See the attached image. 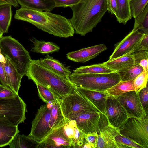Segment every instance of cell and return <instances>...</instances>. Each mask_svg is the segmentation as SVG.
Returning a JSON list of instances; mask_svg holds the SVG:
<instances>
[{"instance_id":"cell-1","label":"cell","mask_w":148,"mask_h":148,"mask_svg":"<svg viewBox=\"0 0 148 148\" xmlns=\"http://www.w3.org/2000/svg\"><path fill=\"white\" fill-rule=\"evenodd\" d=\"M14 18L29 23L38 28L55 36L66 38L73 36L75 33L70 19L50 12L21 7L16 11Z\"/></svg>"},{"instance_id":"cell-2","label":"cell","mask_w":148,"mask_h":148,"mask_svg":"<svg viewBox=\"0 0 148 148\" xmlns=\"http://www.w3.org/2000/svg\"><path fill=\"white\" fill-rule=\"evenodd\" d=\"M70 7L75 32L83 36L92 31L108 10L106 0H82Z\"/></svg>"},{"instance_id":"cell-3","label":"cell","mask_w":148,"mask_h":148,"mask_svg":"<svg viewBox=\"0 0 148 148\" xmlns=\"http://www.w3.org/2000/svg\"><path fill=\"white\" fill-rule=\"evenodd\" d=\"M25 76L36 84H40L53 92L60 99L76 91V86L69 78L60 75L48 69L40 60H32Z\"/></svg>"},{"instance_id":"cell-4","label":"cell","mask_w":148,"mask_h":148,"mask_svg":"<svg viewBox=\"0 0 148 148\" xmlns=\"http://www.w3.org/2000/svg\"><path fill=\"white\" fill-rule=\"evenodd\" d=\"M0 48L2 54L8 58L20 74L25 76L32 60L29 52L11 36L1 38Z\"/></svg>"},{"instance_id":"cell-5","label":"cell","mask_w":148,"mask_h":148,"mask_svg":"<svg viewBox=\"0 0 148 148\" xmlns=\"http://www.w3.org/2000/svg\"><path fill=\"white\" fill-rule=\"evenodd\" d=\"M76 86L98 91H105L120 80L116 72L97 74L72 73L69 77Z\"/></svg>"},{"instance_id":"cell-6","label":"cell","mask_w":148,"mask_h":148,"mask_svg":"<svg viewBox=\"0 0 148 148\" xmlns=\"http://www.w3.org/2000/svg\"><path fill=\"white\" fill-rule=\"evenodd\" d=\"M119 129L121 135L143 148H148V115L142 119L129 117Z\"/></svg>"},{"instance_id":"cell-7","label":"cell","mask_w":148,"mask_h":148,"mask_svg":"<svg viewBox=\"0 0 148 148\" xmlns=\"http://www.w3.org/2000/svg\"><path fill=\"white\" fill-rule=\"evenodd\" d=\"M27 112V105L19 95L0 98V119H5L18 125L24 122Z\"/></svg>"},{"instance_id":"cell-8","label":"cell","mask_w":148,"mask_h":148,"mask_svg":"<svg viewBox=\"0 0 148 148\" xmlns=\"http://www.w3.org/2000/svg\"><path fill=\"white\" fill-rule=\"evenodd\" d=\"M60 101L63 114L65 118L68 119L83 112L96 111L100 112L77 91L65 96L60 99Z\"/></svg>"},{"instance_id":"cell-9","label":"cell","mask_w":148,"mask_h":148,"mask_svg":"<svg viewBox=\"0 0 148 148\" xmlns=\"http://www.w3.org/2000/svg\"><path fill=\"white\" fill-rule=\"evenodd\" d=\"M52 103L41 106L32 122L31 131L28 135L39 143L42 141L51 131L49 122Z\"/></svg>"},{"instance_id":"cell-10","label":"cell","mask_w":148,"mask_h":148,"mask_svg":"<svg viewBox=\"0 0 148 148\" xmlns=\"http://www.w3.org/2000/svg\"><path fill=\"white\" fill-rule=\"evenodd\" d=\"M98 127L99 133L96 148H117L115 138L119 134L118 129L112 126L107 116L100 113Z\"/></svg>"},{"instance_id":"cell-11","label":"cell","mask_w":148,"mask_h":148,"mask_svg":"<svg viewBox=\"0 0 148 148\" xmlns=\"http://www.w3.org/2000/svg\"><path fill=\"white\" fill-rule=\"evenodd\" d=\"M145 34L133 29L116 46L109 60L127 54H131L138 50L140 42Z\"/></svg>"},{"instance_id":"cell-12","label":"cell","mask_w":148,"mask_h":148,"mask_svg":"<svg viewBox=\"0 0 148 148\" xmlns=\"http://www.w3.org/2000/svg\"><path fill=\"white\" fill-rule=\"evenodd\" d=\"M117 99L126 110L128 118L142 119L148 115L142 107L138 93L135 90L125 93Z\"/></svg>"},{"instance_id":"cell-13","label":"cell","mask_w":148,"mask_h":148,"mask_svg":"<svg viewBox=\"0 0 148 148\" xmlns=\"http://www.w3.org/2000/svg\"><path fill=\"white\" fill-rule=\"evenodd\" d=\"M106 116L110 124L119 129L128 118L127 112L117 99L108 96L106 103Z\"/></svg>"},{"instance_id":"cell-14","label":"cell","mask_w":148,"mask_h":148,"mask_svg":"<svg viewBox=\"0 0 148 148\" xmlns=\"http://www.w3.org/2000/svg\"><path fill=\"white\" fill-rule=\"evenodd\" d=\"M100 113L96 111L83 112L70 119L75 120L77 127L86 134L95 132H97L98 134V125Z\"/></svg>"},{"instance_id":"cell-15","label":"cell","mask_w":148,"mask_h":148,"mask_svg":"<svg viewBox=\"0 0 148 148\" xmlns=\"http://www.w3.org/2000/svg\"><path fill=\"white\" fill-rule=\"evenodd\" d=\"M56 128L69 140L73 148H82L86 134L77 127L75 120L66 118L63 124Z\"/></svg>"},{"instance_id":"cell-16","label":"cell","mask_w":148,"mask_h":148,"mask_svg":"<svg viewBox=\"0 0 148 148\" xmlns=\"http://www.w3.org/2000/svg\"><path fill=\"white\" fill-rule=\"evenodd\" d=\"M107 49L104 44H100L69 52L66 54V57L74 62L84 63L95 58Z\"/></svg>"},{"instance_id":"cell-17","label":"cell","mask_w":148,"mask_h":148,"mask_svg":"<svg viewBox=\"0 0 148 148\" xmlns=\"http://www.w3.org/2000/svg\"><path fill=\"white\" fill-rule=\"evenodd\" d=\"M76 89L100 113L106 116V106L108 95L106 91L89 90L77 86Z\"/></svg>"},{"instance_id":"cell-18","label":"cell","mask_w":148,"mask_h":148,"mask_svg":"<svg viewBox=\"0 0 148 148\" xmlns=\"http://www.w3.org/2000/svg\"><path fill=\"white\" fill-rule=\"evenodd\" d=\"M73 148L71 143L56 129L52 130L41 142L37 148Z\"/></svg>"},{"instance_id":"cell-19","label":"cell","mask_w":148,"mask_h":148,"mask_svg":"<svg viewBox=\"0 0 148 148\" xmlns=\"http://www.w3.org/2000/svg\"><path fill=\"white\" fill-rule=\"evenodd\" d=\"M5 62L2 63L6 74V81L9 88L18 95L23 76L16 67L6 56Z\"/></svg>"},{"instance_id":"cell-20","label":"cell","mask_w":148,"mask_h":148,"mask_svg":"<svg viewBox=\"0 0 148 148\" xmlns=\"http://www.w3.org/2000/svg\"><path fill=\"white\" fill-rule=\"evenodd\" d=\"M18 126L5 119H0V147L8 145L15 136L20 133Z\"/></svg>"},{"instance_id":"cell-21","label":"cell","mask_w":148,"mask_h":148,"mask_svg":"<svg viewBox=\"0 0 148 148\" xmlns=\"http://www.w3.org/2000/svg\"><path fill=\"white\" fill-rule=\"evenodd\" d=\"M44 66L57 74L63 77L69 78L72 73L69 69L61 63L59 61L47 54L44 58L39 59Z\"/></svg>"},{"instance_id":"cell-22","label":"cell","mask_w":148,"mask_h":148,"mask_svg":"<svg viewBox=\"0 0 148 148\" xmlns=\"http://www.w3.org/2000/svg\"><path fill=\"white\" fill-rule=\"evenodd\" d=\"M116 72L124 70L134 64V59L131 54H127L101 63Z\"/></svg>"},{"instance_id":"cell-23","label":"cell","mask_w":148,"mask_h":148,"mask_svg":"<svg viewBox=\"0 0 148 148\" xmlns=\"http://www.w3.org/2000/svg\"><path fill=\"white\" fill-rule=\"evenodd\" d=\"M21 7L39 11L50 12L55 7L53 0H17Z\"/></svg>"},{"instance_id":"cell-24","label":"cell","mask_w":148,"mask_h":148,"mask_svg":"<svg viewBox=\"0 0 148 148\" xmlns=\"http://www.w3.org/2000/svg\"><path fill=\"white\" fill-rule=\"evenodd\" d=\"M60 99V98L58 99L53 102L51 108L49 122L51 132L62 125L66 120V118L61 109Z\"/></svg>"},{"instance_id":"cell-25","label":"cell","mask_w":148,"mask_h":148,"mask_svg":"<svg viewBox=\"0 0 148 148\" xmlns=\"http://www.w3.org/2000/svg\"><path fill=\"white\" fill-rule=\"evenodd\" d=\"M33 43L31 51L43 55L58 52L60 49L59 46L51 42L40 40L35 38L30 40Z\"/></svg>"},{"instance_id":"cell-26","label":"cell","mask_w":148,"mask_h":148,"mask_svg":"<svg viewBox=\"0 0 148 148\" xmlns=\"http://www.w3.org/2000/svg\"><path fill=\"white\" fill-rule=\"evenodd\" d=\"M133 80L128 81L120 80L116 84L106 90L108 96L117 99L127 92L135 90L133 86Z\"/></svg>"},{"instance_id":"cell-27","label":"cell","mask_w":148,"mask_h":148,"mask_svg":"<svg viewBox=\"0 0 148 148\" xmlns=\"http://www.w3.org/2000/svg\"><path fill=\"white\" fill-rule=\"evenodd\" d=\"M39 143L29 135L17 134L9 144L10 148H37Z\"/></svg>"},{"instance_id":"cell-28","label":"cell","mask_w":148,"mask_h":148,"mask_svg":"<svg viewBox=\"0 0 148 148\" xmlns=\"http://www.w3.org/2000/svg\"><path fill=\"white\" fill-rule=\"evenodd\" d=\"M117 12L116 16L120 23L125 25L132 18L130 8V0H116Z\"/></svg>"},{"instance_id":"cell-29","label":"cell","mask_w":148,"mask_h":148,"mask_svg":"<svg viewBox=\"0 0 148 148\" xmlns=\"http://www.w3.org/2000/svg\"><path fill=\"white\" fill-rule=\"evenodd\" d=\"M12 5L8 3L0 5V29L3 33L8 32L12 15Z\"/></svg>"},{"instance_id":"cell-30","label":"cell","mask_w":148,"mask_h":148,"mask_svg":"<svg viewBox=\"0 0 148 148\" xmlns=\"http://www.w3.org/2000/svg\"><path fill=\"white\" fill-rule=\"evenodd\" d=\"M115 72L101 63L82 66L76 68L73 70V73L81 74H97L109 73Z\"/></svg>"},{"instance_id":"cell-31","label":"cell","mask_w":148,"mask_h":148,"mask_svg":"<svg viewBox=\"0 0 148 148\" xmlns=\"http://www.w3.org/2000/svg\"><path fill=\"white\" fill-rule=\"evenodd\" d=\"M135 23L133 29L143 34H148V5L143 11L134 18Z\"/></svg>"},{"instance_id":"cell-32","label":"cell","mask_w":148,"mask_h":148,"mask_svg":"<svg viewBox=\"0 0 148 148\" xmlns=\"http://www.w3.org/2000/svg\"><path fill=\"white\" fill-rule=\"evenodd\" d=\"M142 67L137 64H134L123 70L116 72L121 81L134 80L143 71Z\"/></svg>"},{"instance_id":"cell-33","label":"cell","mask_w":148,"mask_h":148,"mask_svg":"<svg viewBox=\"0 0 148 148\" xmlns=\"http://www.w3.org/2000/svg\"><path fill=\"white\" fill-rule=\"evenodd\" d=\"M36 85L39 97L46 103L54 102L56 99L60 98L47 88L38 84H36Z\"/></svg>"},{"instance_id":"cell-34","label":"cell","mask_w":148,"mask_h":148,"mask_svg":"<svg viewBox=\"0 0 148 148\" xmlns=\"http://www.w3.org/2000/svg\"><path fill=\"white\" fill-rule=\"evenodd\" d=\"M148 0H130L131 15L135 18L144 10L148 4Z\"/></svg>"},{"instance_id":"cell-35","label":"cell","mask_w":148,"mask_h":148,"mask_svg":"<svg viewBox=\"0 0 148 148\" xmlns=\"http://www.w3.org/2000/svg\"><path fill=\"white\" fill-rule=\"evenodd\" d=\"M115 140L117 148H143L140 145L120 133L116 136Z\"/></svg>"},{"instance_id":"cell-36","label":"cell","mask_w":148,"mask_h":148,"mask_svg":"<svg viewBox=\"0 0 148 148\" xmlns=\"http://www.w3.org/2000/svg\"><path fill=\"white\" fill-rule=\"evenodd\" d=\"M148 72L143 70L134 80L133 86L135 91L138 93L148 84Z\"/></svg>"},{"instance_id":"cell-37","label":"cell","mask_w":148,"mask_h":148,"mask_svg":"<svg viewBox=\"0 0 148 148\" xmlns=\"http://www.w3.org/2000/svg\"><path fill=\"white\" fill-rule=\"evenodd\" d=\"M142 107L146 114L148 112V86L142 89L138 92Z\"/></svg>"},{"instance_id":"cell-38","label":"cell","mask_w":148,"mask_h":148,"mask_svg":"<svg viewBox=\"0 0 148 148\" xmlns=\"http://www.w3.org/2000/svg\"><path fill=\"white\" fill-rule=\"evenodd\" d=\"M131 54L134 58L135 64H139L140 62L143 60L148 59V50H139Z\"/></svg>"},{"instance_id":"cell-39","label":"cell","mask_w":148,"mask_h":148,"mask_svg":"<svg viewBox=\"0 0 148 148\" xmlns=\"http://www.w3.org/2000/svg\"><path fill=\"white\" fill-rule=\"evenodd\" d=\"M82 0H53L55 7H67L76 5Z\"/></svg>"},{"instance_id":"cell-40","label":"cell","mask_w":148,"mask_h":148,"mask_svg":"<svg viewBox=\"0 0 148 148\" xmlns=\"http://www.w3.org/2000/svg\"><path fill=\"white\" fill-rule=\"evenodd\" d=\"M85 139L92 148H96L98 139V135L97 132L86 134Z\"/></svg>"},{"instance_id":"cell-41","label":"cell","mask_w":148,"mask_h":148,"mask_svg":"<svg viewBox=\"0 0 148 148\" xmlns=\"http://www.w3.org/2000/svg\"><path fill=\"white\" fill-rule=\"evenodd\" d=\"M106 1L108 12L116 16L117 9L116 0H106Z\"/></svg>"},{"instance_id":"cell-42","label":"cell","mask_w":148,"mask_h":148,"mask_svg":"<svg viewBox=\"0 0 148 148\" xmlns=\"http://www.w3.org/2000/svg\"><path fill=\"white\" fill-rule=\"evenodd\" d=\"M18 95L11 90L5 88L0 91V98L11 97Z\"/></svg>"},{"instance_id":"cell-43","label":"cell","mask_w":148,"mask_h":148,"mask_svg":"<svg viewBox=\"0 0 148 148\" xmlns=\"http://www.w3.org/2000/svg\"><path fill=\"white\" fill-rule=\"evenodd\" d=\"M0 82L5 87L10 89L6 81L5 73L3 63L0 62Z\"/></svg>"},{"instance_id":"cell-44","label":"cell","mask_w":148,"mask_h":148,"mask_svg":"<svg viewBox=\"0 0 148 148\" xmlns=\"http://www.w3.org/2000/svg\"><path fill=\"white\" fill-rule=\"evenodd\" d=\"M141 49L148 50V34H145L141 40L138 50Z\"/></svg>"},{"instance_id":"cell-45","label":"cell","mask_w":148,"mask_h":148,"mask_svg":"<svg viewBox=\"0 0 148 148\" xmlns=\"http://www.w3.org/2000/svg\"><path fill=\"white\" fill-rule=\"evenodd\" d=\"M7 3L10 4L12 6L17 8L19 6L17 0H3Z\"/></svg>"},{"instance_id":"cell-46","label":"cell","mask_w":148,"mask_h":148,"mask_svg":"<svg viewBox=\"0 0 148 148\" xmlns=\"http://www.w3.org/2000/svg\"><path fill=\"white\" fill-rule=\"evenodd\" d=\"M82 148H92V147L85 139Z\"/></svg>"},{"instance_id":"cell-47","label":"cell","mask_w":148,"mask_h":148,"mask_svg":"<svg viewBox=\"0 0 148 148\" xmlns=\"http://www.w3.org/2000/svg\"><path fill=\"white\" fill-rule=\"evenodd\" d=\"M6 60V57L4 56L1 52V48H0V62L2 63L5 62Z\"/></svg>"},{"instance_id":"cell-48","label":"cell","mask_w":148,"mask_h":148,"mask_svg":"<svg viewBox=\"0 0 148 148\" xmlns=\"http://www.w3.org/2000/svg\"><path fill=\"white\" fill-rule=\"evenodd\" d=\"M5 87L2 84H0V91L3 89Z\"/></svg>"},{"instance_id":"cell-49","label":"cell","mask_w":148,"mask_h":148,"mask_svg":"<svg viewBox=\"0 0 148 148\" xmlns=\"http://www.w3.org/2000/svg\"><path fill=\"white\" fill-rule=\"evenodd\" d=\"M7 3L3 0H0V5Z\"/></svg>"},{"instance_id":"cell-50","label":"cell","mask_w":148,"mask_h":148,"mask_svg":"<svg viewBox=\"0 0 148 148\" xmlns=\"http://www.w3.org/2000/svg\"><path fill=\"white\" fill-rule=\"evenodd\" d=\"M3 33L1 31V30L0 29V39L3 36Z\"/></svg>"}]
</instances>
